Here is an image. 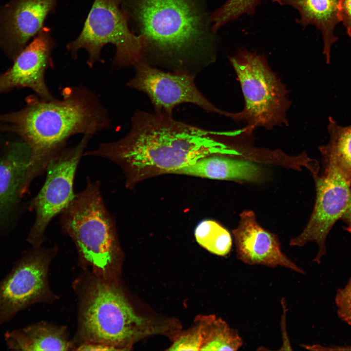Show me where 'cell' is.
I'll list each match as a JSON object with an SVG mask.
<instances>
[{
	"label": "cell",
	"instance_id": "cell-1",
	"mask_svg": "<svg viewBox=\"0 0 351 351\" xmlns=\"http://www.w3.org/2000/svg\"><path fill=\"white\" fill-rule=\"evenodd\" d=\"M121 138L100 144L84 156L99 157L118 165L130 187L144 175L171 173L213 155L230 154L219 140L222 133L174 119L161 113L136 111Z\"/></svg>",
	"mask_w": 351,
	"mask_h": 351
},
{
	"label": "cell",
	"instance_id": "cell-2",
	"mask_svg": "<svg viewBox=\"0 0 351 351\" xmlns=\"http://www.w3.org/2000/svg\"><path fill=\"white\" fill-rule=\"evenodd\" d=\"M61 95V99L50 100L31 96L23 109L0 115V132L20 136L39 167H47L71 136L94 135L111 125L107 110L93 91L82 85L67 86Z\"/></svg>",
	"mask_w": 351,
	"mask_h": 351
},
{
	"label": "cell",
	"instance_id": "cell-3",
	"mask_svg": "<svg viewBox=\"0 0 351 351\" xmlns=\"http://www.w3.org/2000/svg\"><path fill=\"white\" fill-rule=\"evenodd\" d=\"M148 49L175 57L210 48L214 43L209 15L200 0H120Z\"/></svg>",
	"mask_w": 351,
	"mask_h": 351
},
{
	"label": "cell",
	"instance_id": "cell-4",
	"mask_svg": "<svg viewBox=\"0 0 351 351\" xmlns=\"http://www.w3.org/2000/svg\"><path fill=\"white\" fill-rule=\"evenodd\" d=\"M60 214L61 229L81 258L100 274H107L121 250L115 219L105 205L99 181L87 178L84 189Z\"/></svg>",
	"mask_w": 351,
	"mask_h": 351
},
{
	"label": "cell",
	"instance_id": "cell-5",
	"mask_svg": "<svg viewBox=\"0 0 351 351\" xmlns=\"http://www.w3.org/2000/svg\"><path fill=\"white\" fill-rule=\"evenodd\" d=\"M85 300L81 324L88 342L129 350L137 341L171 328L168 323L138 314L122 292L113 285L97 282Z\"/></svg>",
	"mask_w": 351,
	"mask_h": 351
},
{
	"label": "cell",
	"instance_id": "cell-6",
	"mask_svg": "<svg viewBox=\"0 0 351 351\" xmlns=\"http://www.w3.org/2000/svg\"><path fill=\"white\" fill-rule=\"evenodd\" d=\"M245 99L243 110L234 119L245 122L249 132L288 124V91L269 66L266 57L245 49L229 57Z\"/></svg>",
	"mask_w": 351,
	"mask_h": 351
},
{
	"label": "cell",
	"instance_id": "cell-7",
	"mask_svg": "<svg viewBox=\"0 0 351 351\" xmlns=\"http://www.w3.org/2000/svg\"><path fill=\"white\" fill-rule=\"evenodd\" d=\"M120 0H95L78 37L67 48L74 58L78 51L85 49L90 67L102 62L101 49L108 43L116 47L114 65L119 67L134 66L145 58L144 38L129 27V18L119 7Z\"/></svg>",
	"mask_w": 351,
	"mask_h": 351
},
{
	"label": "cell",
	"instance_id": "cell-8",
	"mask_svg": "<svg viewBox=\"0 0 351 351\" xmlns=\"http://www.w3.org/2000/svg\"><path fill=\"white\" fill-rule=\"evenodd\" d=\"M93 136L83 135L77 144L64 147L49 162L45 182L31 202V207L36 212V219L27 240L33 247L40 246L50 222L74 198L77 169Z\"/></svg>",
	"mask_w": 351,
	"mask_h": 351
},
{
	"label": "cell",
	"instance_id": "cell-9",
	"mask_svg": "<svg viewBox=\"0 0 351 351\" xmlns=\"http://www.w3.org/2000/svg\"><path fill=\"white\" fill-rule=\"evenodd\" d=\"M323 160L324 172L320 176H315L316 199L310 218L302 232L289 243L299 247L310 242L316 243L318 251L313 261L318 264L326 254L330 231L346 209L351 187V182L332 160Z\"/></svg>",
	"mask_w": 351,
	"mask_h": 351
},
{
	"label": "cell",
	"instance_id": "cell-10",
	"mask_svg": "<svg viewBox=\"0 0 351 351\" xmlns=\"http://www.w3.org/2000/svg\"><path fill=\"white\" fill-rule=\"evenodd\" d=\"M145 58L134 65L135 75L127 86L145 93L156 113L172 116L175 107L190 103L207 112L231 117L232 113L217 108L202 95L195 84L194 75L183 70L174 73L162 71L151 66Z\"/></svg>",
	"mask_w": 351,
	"mask_h": 351
},
{
	"label": "cell",
	"instance_id": "cell-11",
	"mask_svg": "<svg viewBox=\"0 0 351 351\" xmlns=\"http://www.w3.org/2000/svg\"><path fill=\"white\" fill-rule=\"evenodd\" d=\"M54 251L34 247L0 280V325L45 298L48 261Z\"/></svg>",
	"mask_w": 351,
	"mask_h": 351
},
{
	"label": "cell",
	"instance_id": "cell-12",
	"mask_svg": "<svg viewBox=\"0 0 351 351\" xmlns=\"http://www.w3.org/2000/svg\"><path fill=\"white\" fill-rule=\"evenodd\" d=\"M37 35L15 58L12 67L0 75V94L14 88L26 87L42 99L54 98L45 80V71L52 63L54 43L47 28H42Z\"/></svg>",
	"mask_w": 351,
	"mask_h": 351
},
{
	"label": "cell",
	"instance_id": "cell-13",
	"mask_svg": "<svg viewBox=\"0 0 351 351\" xmlns=\"http://www.w3.org/2000/svg\"><path fill=\"white\" fill-rule=\"evenodd\" d=\"M238 259L245 264L290 269L300 274L305 271L282 251L277 235L261 227L252 211L240 214L238 226L233 231Z\"/></svg>",
	"mask_w": 351,
	"mask_h": 351
},
{
	"label": "cell",
	"instance_id": "cell-14",
	"mask_svg": "<svg viewBox=\"0 0 351 351\" xmlns=\"http://www.w3.org/2000/svg\"><path fill=\"white\" fill-rule=\"evenodd\" d=\"M57 0H12L0 10V48L13 59L43 28Z\"/></svg>",
	"mask_w": 351,
	"mask_h": 351
},
{
	"label": "cell",
	"instance_id": "cell-15",
	"mask_svg": "<svg viewBox=\"0 0 351 351\" xmlns=\"http://www.w3.org/2000/svg\"><path fill=\"white\" fill-rule=\"evenodd\" d=\"M272 1L296 9L299 15L296 22L303 27L313 25L317 28L322 35L323 54L326 63L329 64L332 47L338 40L334 30L336 25L341 22V0H272Z\"/></svg>",
	"mask_w": 351,
	"mask_h": 351
},
{
	"label": "cell",
	"instance_id": "cell-16",
	"mask_svg": "<svg viewBox=\"0 0 351 351\" xmlns=\"http://www.w3.org/2000/svg\"><path fill=\"white\" fill-rule=\"evenodd\" d=\"M172 173L221 180L256 182L263 177L262 169L252 162L213 155L180 168Z\"/></svg>",
	"mask_w": 351,
	"mask_h": 351
},
{
	"label": "cell",
	"instance_id": "cell-17",
	"mask_svg": "<svg viewBox=\"0 0 351 351\" xmlns=\"http://www.w3.org/2000/svg\"><path fill=\"white\" fill-rule=\"evenodd\" d=\"M31 153L24 142L0 158V215L22 195L31 169Z\"/></svg>",
	"mask_w": 351,
	"mask_h": 351
},
{
	"label": "cell",
	"instance_id": "cell-18",
	"mask_svg": "<svg viewBox=\"0 0 351 351\" xmlns=\"http://www.w3.org/2000/svg\"><path fill=\"white\" fill-rule=\"evenodd\" d=\"M4 338L13 351H66L71 347L62 328L44 322L7 331Z\"/></svg>",
	"mask_w": 351,
	"mask_h": 351
},
{
	"label": "cell",
	"instance_id": "cell-19",
	"mask_svg": "<svg viewBox=\"0 0 351 351\" xmlns=\"http://www.w3.org/2000/svg\"><path fill=\"white\" fill-rule=\"evenodd\" d=\"M202 335L200 351L238 350L243 342L238 332L222 319L215 315L199 316Z\"/></svg>",
	"mask_w": 351,
	"mask_h": 351
},
{
	"label": "cell",
	"instance_id": "cell-20",
	"mask_svg": "<svg viewBox=\"0 0 351 351\" xmlns=\"http://www.w3.org/2000/svg\"><path fill=\"white\" fill-rule=\"evenodd\" d=\"M328 142L319 148L323 159L332 160L351 182V125L342 126L329 118Z\"/></svg>",
	"mask_w": 351,
	"mask_h": 351
},
{
	"label": "cell",
	"instance_id": "cell-21",
	"mask_svg": "<svg viewBox=\"0 0 351 351\" xmlns=\"http://www.w3.org/2000/svg\"><path fill=\"white\" fill-rule=\"evenodd\" d=\"M195 235L198 243L212 254L225 256L231 250L232 239L230 233L214 221L201 222L195 229Z\"/></svg>",
	"mask_w": 351,
	"mask_h": 351
},
{
	"label": "cell",
	"instance_id": "cell-22",
	"mask_svg": "<svg viewBox=\"0 0 351 351\" xmlns=\"http://www.w3.org/2000/svg\"><path fill=\"white\" fill-rule=\"evenodd\" d=\"M262 0H227L210 13L212 31L216 34L222 26L244 15H253Z\"/></svg>",
	"mask_w": 351,
	"mask_h": 351
},
{
	"label": "cell",
	"instance_id": "cell-23",
	"mask_svg": "<svg viewBox=\"0 0 351 351\" xmlns=\"http://www.w3.org/2000/svg\"><path fill=\"white\" fill-rule=\"evenodd\" d=\"M195 324L187 331L175 336L169 351H200L202 344V335L200 326Z\"/></svg>",
	"mask_w": 351,
	"mask_h": 351
},
{
	"label": "cell",
	"instance_id": "cell-24",
	"mask_svg": "<svg viewBox=\"0 0 351 351\" xmlns=\"http://www.w3.org/2000/svg\"><path fill=\"white\" fill-rule=\"evenodd\" d=\"M335 303L338 316L351 325V278L343 288L337 291Z\"/></svg>",
	"mask_w": 351,
	"mask_h": 351
},
{
	"label": "cell",
	"instance_id": "cell-25",
	"mask_svg": "<svg viewBox=\"0 0 351 351\" xmlns=\"http://www.w3.org/2000/svg\"><path fill=\"white\" fill-rule=\"evenodd\" d=\"M340 16L348 35L351 37V0H341Z\"/></svg>",
	"mask_w": 351,
	"mask_h": 351
},
{
	"label": "cell",
	"instance_id": "cell-26",
	"mask_svg": "<svg viewBox=\"0 0 351 351\" xmlns=\"http://www.w3.org/2000/svg\"><path fill=\"white\" fill-rule=\"evenodd\" d=\"M78 351H116L115 348L102 344L88 342L82 344L77 349Z\"/></svg>",
	"mask_w": 351,
	"mask_h": 351
},
{
	"label": "cell",
	"instance_id": "cell-27",
	"mask_svg": "<svg viewBox=\"0 0 351 351\" xmlns=\"http://www.w3.org/2000/svg\"><path fill=\"white\" fill-rule=\"evenodd\" d=\"M341 218L346 224L345 229L351 233V187L348 203Z\"/></svg>",
	"mask_w": 351,
	"mask_h": 351
}]
</instances>
